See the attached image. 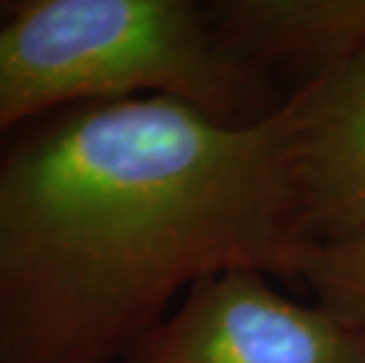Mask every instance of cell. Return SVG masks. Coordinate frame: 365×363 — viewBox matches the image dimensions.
Instances as JSON below:
<instances>
[{
	"label": "cell",
	"instance_id": "1",
	"mask_svg": "<svg viewBox=\"0 0 365 363\" xmlns=\"http://www.w3.org/2000/svg\"><path fill=\"white\" fill-rule=\"evenodd\" d=\"M297 92L247 123L168 95L68 106L0 142V363H123L184 292L302 281Z\"/></svg>",
	"mask_w": 365,
	"mask_h": 363
},
{
	"label": "cell",
	"instance_id": "2",
	"mask_svg": "<svg viewBox=\"0 0 365 363\" xmlns=\"http://www.w3.org/2000/svg\"><path fill=\"white\" fill-rule=\"evenodd\" d=\"M168 95L217 121H257L267 76L217 43L193 0H19L0 29V142L99 99Z\"/></svg>",
	"mask_w": 365,
	"mask_h": 363
},
{
	"label": "cell",
	"instance_id": "3",
	"mask_svg": "<svg viewBox=\"0 0 365 363\" xmlns=\"http://www.w3.org/2000/svg\"><path fill=\"white\" fill-rule=\"evenodd\" d=\"M123 363H363V335L231 269L191 285Z\"/></svg>",
	"mask_w": 365,
	"mask_h": 363
},
{
	"label": "cell",
	"instance_id": "4",
	"mask_svg": "<svg viewBox=\"0 0 365 363\" xmlns=\"http://www.w3.org/2000/svg\"><path fill=\"white\" fill-rule=\"evenodd\" d=\"M294 191L309 248L365 229V57L297 88Z\"/></svg>",
	"mask_w": 365,
	"mask_h": 363
},
{
	"label": "cell",
	"instance_id": "5",
	"mask_svg": "<svg viewBox=\"0 0 365 363\" xmlns=\"http://www.w3.org/2000/svg\"><path fill=\"white\" fill-rule=\"evenodd\" d=\"M210 29L255 71L283 68L302 83L365 57V0H215Z\"/></svg>",
	"mask_w": 365,
	"mask_h": 363
},
{
	"label": "cell",
	"instance_id": "6",
	"mask_svg": "<svg viewBox=\"0 0 365 363\" xmlns=\"http://www.w3.org/2000/svg\"><path fill=\"white\" fill-rule=\"evenodd\" d=\"M302 281L312 288L318 309L365 335V229L314 248Z\"/></svg>",
	"mask_w": 365,
	"mask_h": 363
},
{
	"label": "cell",
	"instance_id": "7",
	"mask_svg": "<svg viewBox=\"0 0 365 363\" xmlns=\"http://www.w3.org/2000/svg\"><path fill=\"white\" fill-rule=\"evenodd\" d=\"M19 0H0V29L12 19V14L17 12Z\"/></svg>",
	"mask_w": 365,
	"mask_h": 363
},
{
	"label": "cell",
	"instance_id": "8",
	"mask_svg": "<svg viewBox=\"0 0 365 363\" xmlns=\"http://www.w3.org/2000/svg\"><path fill=\"white\" fill-rule=\"evenodd\" d=\"M363 335V333H361ZM363 363H365V335H363Z\"/></svg>",
	"mask_w": 365,
	"mask_h": 363
}]
</instances>
